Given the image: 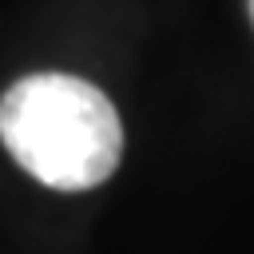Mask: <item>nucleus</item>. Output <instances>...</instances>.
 I'll use <instances>...</instances> for the list:
<instances>
[{"label": "nucleus", "mask_w": 254, "mask_h": 254, "mask_svg": "<svg viewBox=\"0 0 254 254\" xmlns=\"http://www.w3.org/2000/svg\"><path fill=\"white\" fill-rule=\"evenodd\" d=\"M246 8H250V24H254V0H246Z\"/></svg>", "instance_id": "f03ea898"}, {"label": "nucleus", "mask_w": 254, "mask_h": 254, "mask_svg": "<svg viewBox=\"0 0 254 254\" xmlns=\"http://www.w3.org/2000/svg\"><path fill=\"white\" fill-rule=\"evenodd\" d=\"M0 143L52 190H91L111 179L123 155L115 103L67 71H36L0 95Z\"/></svg>", "instance_id": "f257e3e1"}]
</instances>
